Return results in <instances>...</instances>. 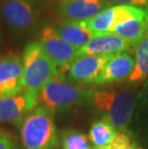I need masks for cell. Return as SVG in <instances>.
Here are the masks:
<instances>
[{
  "label": "cell",
  "mask_w": 148,
  "mask_h": 149,
  "mask_svg": "<svg viewBox=\"0 0 148 149\" xmlns=\"http://www.w3.org/2000/svg\"><path fill=\"white\" fill-rule=\"evenodd\" d=\"M25 149H56L59 144L53 112L40 105L17 122Z\"/></svg>",
  "instance_id": "1"
},
{
  "label": "cell",
  "mask_w": 148,
  "mask_h": 149,
  "mask_svg": "<svg viewBox=\"0 0 148 149\" xmlns=\"http://www.w3.org/2000/svg\"><path fill=\"white\" fill-rule=\"evenodd\" d=\"M94 91L76 84L60 72L40 91L42 105L52 112L65 111L86 104L93 98Z\"/></svg>",
  "instance_id": "2"
},
{
  "label": "cell",
  "mask_w": 148,
  "mask_h": 149,
  "mask_svg": "<svg viewBox=\"0 0 148 149\" xmlns=\"http://www.w3.org/2000/svg\"><path fill=\"white\" fill-rule=\"evenodd\" d=\"M22 64L25 90L38 93L59 73L57 65L37 42H30L25 47Z\"/></svg>",
  "instance_id": "3"
},
{
  "label": "cell",
  "mask_w": 148,
  "mask_h": 149,
  "mask_svg": "<svg viewBox=\"0 0 148 149\" xmlns=\"http://www.w3.org/2000/svg\"><path fill=\"white\" fill-rule=\"evenodd\" d=\"M93 102L106 115L105 119L116 130L124 131L133 116L136 99L134 94L127 91L100 90L94 91Z\"/></svg>",
  "instance_id": "4"
},
{
  "label": "cell",
  "mask_w": 148,
  "mask_h": 149,
  "mask_svg": "<svg viewBox=\"0 0 148 149\" xmlns=\"http://www.w3.org/2000/svg\"><path fill=\"white\" fill-rule=\"evenodd\" d=\"M148 17V9L129 5H117L106 8L96 17L82 21L94 37L112 34L116 25L130 18Z\"/></svg>",
  "instance_id": "5"
},
{
  "label": "cell",
  "mask_w": 148,
  "mask_h": 149,
  "mask_svg": "<svg viewBox=\"0 0 148 149\" xmlns=\"http://www.w3.org/2000/svg\"><path fill=\"white\" fill-rule=\"evenodd\" d=\"M0 15L13 32L24 34L34 27L38 18L36 0H4Z\"/></svg>",
  "instance_id": "6"
},
{
  "label": "cell",
  "mask_w": 148,
  "mask_h": 149,
  "mask_svg": "<svg viewBox=\"0 0 148 149\" xmlns=\"http://www.w3.org/2000/svg\"><path fill=\"white\" fill-rule=\"evenodd\" d=\"M39 42L47 56L57 65L60 72H65L77 58L78 50L63 40L54 26L45 25L42 28Z\"/></svg>",
  "instance_id": "7"
},
{
  "label": "cell",
  "mask_w": 148,
  "mask_h": 149,
  "mask_svg": "<svg viewBox=\"0 0 148 149\" xmlns=\"http://www.w3.org/2000/svg\"><path fill=\"white\" fill-rule=\"evenodd\" d=\"M25 91L22 59L17 54L0 57V99Z\"/></svg>",
  "instance_id": "8"
},
{
  "label": "cell",
  "mask_w": 148,
  "mask_h": 149,
  "mask_svg": "<svg viewBox=\"0 0 148 149\" xmlns=\"http://www.w3.org/2000/svg\"><path fill=\"white\" fill-rule=\"evenodd\" d=\"M114 55L84 56L76 58L67 69L68 78L79 85L94 84L95 79Z\"/></svg>",
  "instance_id": "9"
},
{
  "label": "cell",
  "mask_w": 148,
  "mask_h": 149,
  "mask_svg": "<svg viewBox=\"0 0 148 149\" xmlns=\"http://www.w3.org/2000/svg\"><path fill=\"white\" fill-rule=\"evenodd\" d=\"M38 100L39 93L27 90L0 99V122H18L34 110Z\"/></svg>",
  "instance_id": "10"
},
{
  "label": "cell",
  "mask_w": 148,
  "mask_h": 149,
  "mask_svg": "<svg viewBox=\"0 0 148 149\" xmlns=\"http://www.w3.org/2000/svg\"><path fill=\"white\" fill-rule=\"evenodd\" d=\"M105 0H72L58 6V14L65 20L86 21L96 17L106 9Z\"/></svg>",
  "instance_id": "11"
},
{
  "label": "cell",
  "mask_w": 148,
  "mask_h": 149,
  "mask_svg": "<svg viewBox=\"0 0 148 149\" xmlns=\"http://www.w3.org/2000/svg\"><path fill=\"white\" fill-rule=\"evenodd\" d=\"M131 47L122 38L115 34H108L93 38L77 52V58L84 56L114 55L122 53Z\"/></svg>",
  "instance_id": "12"
},
{
  "label": "cell",
  "mask_w": 148,
  "mask_h": 149,
  "mask_svg": "<svg viewBox=\"0 0 148 149\" xmlns=\"http://www.w3.org/2000/svg\"><path fill=\"white\" fill-rule=\"evenodd\" d=\"M134 66L135 59L129 54L125 52L115 54L95 79L94 84L102 85L123 80L130 76Z\"/></svg>",
  "instance_id": "13"
},
{
  "label": "cell",
  "mask_w": 148,
  "mask_h": 149,
  "mask_svg": "<svg viewBox=\"0 0 148 149\" xmlns=\"http://www.w3.org/2000/svg\"><path fill=\"white\" fill-rule=\"evenodd\" d=\"M58 35L67 43L80 50L93 39L94 35L82 23V21L64 20L54 26Z\"/></svg>",
  "instance_id": "14"
},
{
  "label": "cell",
  "mask_w": 148,
  "mask_h": 149,
  "mask_svg": "<svg viewBox=\"0 0 148 149\" xmlns=\"http://www.w3.org/2000/svg\"><path fill=\"white\" fill-rule=\"evenodd\" d=\"M148 32V17L140 18H130L118 25L112 34L122 38L131 46H137Z\"/></svg>",
  "instance_id": "15"
},
{
  "label": "cell",
  "mask_w": 148,
  "mask_h": 149,
  "mask_svg": "<svg viewBox=\"0 0 148 149\" xmlns=\"http://www.w3.org/2000/svg\"><path fill=\"white\" fill-rule=\"evenodd\" d=\"M148 76V32L136 47L135 66L129 76V82H140Z\"/></svg>",
  "instance_id": "16"
},
{
  "label": "cell",
  "mask_w": 148,
  "mask_h": 149,
  "mask_svg": "<svg viewBox=\"0 0 148 149\" xmlns=\"http://www.w3.org/2000/svg\"><path fill=\"white\" fill-rule=\"evenodd\" d=\"M116 129L105 118L94 122L89 133L90 141L95 148H103L112 142L116 136Z\"/></svg>",
  "instance_id": "17"
},
{
  "label": "cell",
  "mask_w": 148,
  "mask_h": 149,
  "mask_svg": "<svg viewBox=\"0 0 148 149\" xmlns=\"http://www.w3.org/2000/svg\"><path fill=\"white\" fill-rule=\"evenodd\" d=\"M63 149H90L89 138L83 133L65 130L61 133Z\"/></svg>",
  "instance_id": "18"
},
{
  "label": "cell",
  "mask_w": 148,
  "mask_h": 149,
  "mask_svg": "<svg viewBox=\"0 0 148 149\" xmlns=\"http://www.w3.org/2000/svg\"><path fill=\"white\" fill-rule=\"evenodd\" d=\"M109 4L112 5H129L135 7H147L148 0H109Z\"/></svg>",
  "instance_id": "19"
},
{
  "label": "cell",
  "mask_w": 148,
  "mask_h": 149,
  "mask_svg": "<svg viewBox=\"0 0 148 149\" xmlns=\"http://www.w3.org/2000/svg\"><path fill=\"white\" fill-rule=\"evenodd\" d=\"M0 149H17L15 141L7 133L0 129Z\"/></svg>",
  "instance_id": "20"
},
{
  "label": "cell",
  "mask_w": 148,
  "mask_h": 149,
  "mask_svg": "<svg viewBox=\"0 0 148 149\" xmlns=\"http://www.w3.org/2000/svg\"><path fill=\"white\" fill-rule=\"evenodd\" d=\"M140 97H141V101H142V103L145 106L148 107V81L143 86V88H142L141 93H140Z\"/></svg>",
  "instance_id": "21"
},
{
  "label": "cell",
  "mask_w": 148,
  "mask_h": 149,
  "mask_svg": "<svg viewBox=\"0 0 148 149\" xmlns=\"http://www.w3.org/2000/svg\"><path fill=\"white\" fill-rule=\"evenodd\" d=\"M56 2H58L59 4H64V3H67L69 1H72V0H55Z\"/></svg>",
  "instance_id": "22"
},
{
  "label": "cell",
  "mask_w": 148,
  "mask_h": 149,
  "mask_svg": "<svg viewBox=\"0 0 148 149\" xmlns=\"http://www.w3.org/2000/svg\"><path fill=\"white\" fill-rule=\"evenodd\" d=\"M90 149H92V148H90ZM94 149H95V148H94Z\"/></svg>",
  "instance_id": "23"
}]
</instances>
